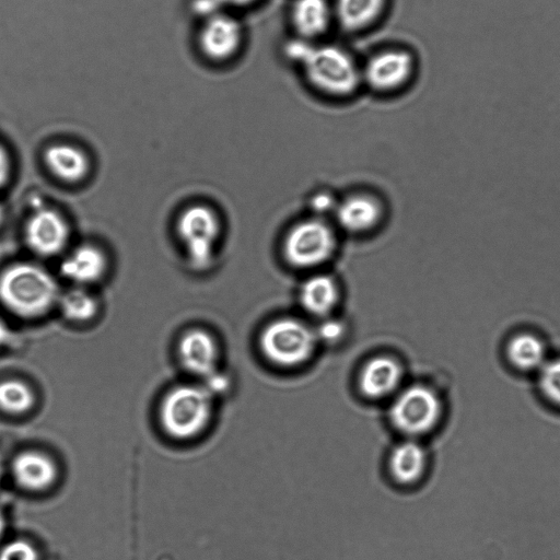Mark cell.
<instances>
[{
  "label": "cell",
  "instance_id": "cell-1",
  "mask_svg": "<svg viewBox=\"0 0 560 560\" xmlns=\"http://www.w3.org/2000/svg\"><path fill=\"white\" fill-rule=\"evenodd\" d=\"M58 283L45 268L33 262H16L0 275V302L23 318L43 316L57 305Z\"/></svg>",
  "mask_w": 560,
  "mask_h": 560
},
{
  "label": "cell",
  "instance_id": "cell-2",
  "mask_svg": "<svg viewBox=\"0 0 560 560\" xmlns=\"http://www.w3.org/2000/svg\"><path fill=\"white\" fill-rule=\"evenodd\" d=\"M287 52L303 66L310 81L323 91L345 95L359 82L353 60L340 48L294 42L288 45Z\"/></svg>",
  "mask_w": 560,
  "mask_h": 560
},
{
  "label": "cell",
  "instance_id": "cell-3",
  "mask_svg": "<svg viewBox=\"0 0 560 560\" xmlns=\"http://www.w3.org/2000/svg\"><path fill=\"white\" fill-rule=\"evenodd\" d=\"M317 341L315 330L306 324L293 318H280L265 327L259 346L269 362L293 368L312 357Z\"/></svg>",
  "mask_w": 560,
  "mask_h": 560
},
{
  "label": "cell",
  "instance_id": "cell-4",
  "mask_svg": "<svg viewBox=\"0 0 560 560\" xmlns=\"http://www.w3.org/2000/svg\"><path fill=\"white\" fill-rule=\"evenodd\" d=\"M211 415L209 389L197 386H178L164 398L161 421L174 438L187 439L199 433Z\"/></svg>",
  "mask_w": 560,
  "mask_h": 560
},
{
  "label": "cell",
  "instance_id": "cell-5",
  "mask_svg": "<svg viewBox=\"0 0 560 560\" xmlns=\"http://www.w3.org/2000/svg\"><path fill=\"white\" fill-rule=\"evenodd\" d=\"M176 231L189 265L196 270L207 269L220 235L215 212L205 205H191L178 215Z\"/></svg>",
  "mask_w": 560,
  "mask_h": 560
},
{
  "label": "cell",
  "instance_id": "cell-6",
  "mask_svg": "<svg viewBox=\"0 0 560 560\" xmlns=\"http://www.w3.org/2000/svg\"><path fill=\"white\" fill-rule=\"evenodd\" d=\"M441 416L438 395L423 385H412L394 399L389 418L393 425L408 436H418L432 430Z\"/></svg>",
  "mask_w": 560,
  "mask_h": 560
},
{
  "label": "cell",
  "instance_id": "cell-7",
  "mask_svg": "<svg viewBox=\"0 0 560 560\" xmlns=\"http://www.w3.org/2000/svg\"><path fill=\"white\" fill-rule=\"evenodd\" d=\"M335 247L332 230L323 220L310 219L290 230L283 243V254L296 268H314L327 261Z\"/></svg>",
  "mask_w": 560,
  "mask_h": 560
},
{
  "label": "cell",
  "instance_id": "cell-8",
  "mask_svg": "<svg viewBox=\"0 0 560 560\" xmlns=\"http://www.w3.org/2000/svg\"><path fill=\"white\" fill-rule=\"evenodd\" d=\"M24 235L32 252L43 257H51L66 247L69 226L56 210L39 208L28 218Z\"/></svg>",
  "mask_w": 560,
  "mask_h": 560
},
{
  "label": "cell",
  "instance_id": "cell-9",
  "mask_svg": "<svg viewBox=\"0 0 560 560\" xmlns=\"http://www.w3.org/2000/svg\"><path fill=\"white\" fill-rule=\"evenodd\" d=\"M241 39L240 24L231 16L214 13L207 16L198 42L200 50L207 58L221 61L237 50Z\"/></svg>",
  "mask_w": 560,
  "mask_h": 560
},
{
  "label": "cell",
  "instance_id": "cell-10",
  "mask_svg": "<svg viewBox=\"0 0 560 560\" xmlns=\"http://www.w3.org/2000/svg\"><path fill=\"white\" fill-rule=\"evenodd\" d=\"M179 358L191 373L212 378L215 376L218 348L210 334L202 329H190L179 341Z\"/></svg>",
  "mask_w": 560,
  "mask_h": 560
},
{
  "label": "cell",
  "instance_id": "cell-11",
  "mask_svg": "<svg viewBox=\"0 0 560 560\" xmlns=\"http://www.w3.org/2000/svg\"><path fill=\"white\" fill-rule=\"evenodd\" d=\"M412 59L404 51H385L374 56L366 65V82L376 90H392L410 75Z\"/></svg>",
  "mask_w": 560,
  "mask_h": 560
},
{
  "label": "cell",
  "instance_id": "cell-12",
  "mask_svg": "<svg viewBox=\"0 0 560 560\" xmlns=\"http://www.w3.org/2000/svg\"><path fill=\"white\" fill-rule=\"evenodd\" d=\"M107 269L105 254L95 245L82 244L69 253L60 265L61 275L84 285L98 281Z\"/></svg>",
  "mask_w": 560,
  "mask_h": 560
},
{
  "label": "cell",
  "instance_id": "cell-13",
  "mask_svg": "<svg viewBox=\"0 0 560 560\" xmlns=\"http://www.w3.org/2000/svg\"><path fill=\"white\" fill-rule=\"evenodd\" d=\"M402 380L400 364L388 357H376L362 369L360 389L369 398H384L395 393Z\"/></svg>",
  "mask_w": 560,
  "mask_h": 560
},
{
  "label": "cell",
  "instance_id": "cell-14",
  "mask_svg": "<svg viewBox=\"0 0 560 560\" xmlns=\"http://www.w3.org/2000/svg\"><path fill=\"white\" fill-rule=\"evenodd\" d=\"M44 163L51 175L68 184L83 180L91 166L85 152L68 143L49 145L44 152Z\"/></svg>",
  "mask_w": 560,
  "mask_h": 560
},
{
  "label": "cell",
  "instance_id": "cell-15",
  "mask_svg": "<svg viewBox=\"0 0 560 560\" xmlns=\"http://www.w3.org/2000/svg\"><path fill=\"white\" fill-rule=\"evenodd\" d=\"M339 291L334 279L317 275L305 280L300 290L302 307L313 316L326 318L336 307Z\"/></svg>",
  "mask_w": 560,
  "mask_h": 560
},
{
  "label": "cell",
  "instance_id": "cell-16",
  "mask_svg": "<svg viewBox=\"0 0 560 560\" xmlns=\"http://www.w3.org/2000/svg\"><path fill=\"white\" fill-rule=\"evenodd\" d=\"M12 468L15 480L30 490L44 489L56 478L55 464L47 456L36 452L18 455Z\"/></svg>",
  "mask_w": 560,
  "mask_h": 560
},
{
  "label": "cell",
  "instance_id": "cell-17",
  "mask_svg": "<svg viewBox=\"0 0 560 560\" xmlns=\"http://www.w3.org/2000/svg\"><path fill=\"white\" fill-rule=\"evenodd\" d=\"M425 466V451L413 440H406L392 451L389 469L397 482L408 485L417 481L424 472Z\"/></svg>",
  "mask_w": 560,
  "mask_h": 560
},
{
  "label": "cell",
  "instance_id": "cell-18",
  "mask_svg": "<svg viewBox=\"0 0 560 560\" xmlns=\"http://www.w3.org/2000/svg\"><path fill=\"white\" fill-rule=\"evenodd\" d=\"M335 213L339 225L351 233H361L372 229L381 215L378 205L364 196L346 199L337 205Z\"/></svg>",
  "mask_w": 560,
  "mask_h": 560
},
{
  "label": "cell",
  "instance_id": "cell-19",
  "mask_svg": "<svg viewBox=\"0 0 560 560\" xmlns=\"http://www.w3.org/2000/svg\"><path fill=\"white\" fill-rule=\"evenodd\" d=\"M296 31L304 37H315L327 28L329 8L326 0H296L292 10Z\"/></svg>",
  "mask_w": 560,
  "mask_h": 560
},
{
  "label": "cell",
  "instance_id": "cell-20",
  "mask_svg": "<svg viewBox=\"0 0 560 560\" xmlns=\"http://www.w3.org/2000/svg\"><path fill=\"white\" fill-rule=\"evenodd\" d=\"M510 361L521 370H533L544 363L545 348L542 342L532 334H518L508 345Z\"/></svg>",
  "mask_w": 560,
  "mask_h": 560
},
{
  "label": "cell",
  "instance_id": "cell-21",
  "mask_svg": "<svg viewBox=\"0 0 560 560\" xmlns=\"http://www.w3.org/2000/svg\"><path fill=\"white\" fill-rule=\"evenodd\" d=\"M384 0H337V14L347 30L370 24L382 11Z\"/></svg>",
  "mask_w": 560,
  "mask_h": 560
},
{
  "label": "cell",
  "instance_id": "cell-22",
  "mask_svg": "<svg viewBox=\"0 0 560 560\" xmlns=\"http://www.w3.org/2000/svg\"><path fill=\"white\" fill-rule=\"evenodd\" d=\"M57 305L67 319L77 323L91 320L98 311L96 299L80 287L60 293Z\"/></svg>",
  "mask_w": 560,
  "mask_h": 560
},
{
  "label": "cell",
  "instance_id": "cell-23",
  "mask_svg": "<svg viewBox=\"0 0 560 560\" xmlns=\"http://www.w3.org/2000/svg\"><path fill=\"white\" fill-rule=\"evenodd\" d=\"M34 397L30 388L19 381L0 383V408L8 412L21 413L32 407Z\"/></svg>",
  "mask_w": 560,
  "mask_h": 560
},
{
  "label": "cell",
  "instance_id": "cell-24",
  "mask_svg": "<svg viewBox=\"0 0 560 560\" xmlns=\"http://www.w3.org/2000/svg\"><path fill=\"white\" fill-rule=\"evenodd\" d=\"M539 384L545 396L560 406V359L542 365Z\"/></svg>",
  "mask_w": 560,
  "mask_h": 560
},
{
  "label": "cell",
  "instance_id": "cell-25",
  "mask_svg": "<svg viewBox=\"0 0 560 560\" xmlns=\"http://www.w3.org/2000/svg\"><path fill=\"white\" fill-rule=\"evenodd\" d=\"M0 560H38V552L32 544L14 540L0 549Z\"/></svg>",
  "mask_w": 560,
  "mask_h": 560
},
{
  "label": "cell",
  "instance_id": "cell-26",
  "mask_svg": "<svg viewBox=\"0 0 560 560\" xmlns=\"http://www.w3.org/2000/svg\"><path fill=\"white\" fill-rule=\"evenodd\" d=\"M343 331V327L340 323L331 319H326L319 325L318 329L315 330L317 339L320 338L326 341L338 339Z\"/></svg>",
  "mask_w": 560,
  "mask_h": 560
},
{
  "label": "cell",
  "instance_id": "cell-27",
  "mask_svg": "<svg viewBox=\"0 0 560 560\" xmlns=\"http://www.w3.org/2000/svg\"><path fill=\"white\" fill-rule=\"evenodd\" d=\"M312 208L316 212L326 213L331 210H336L337 205L334 198L326 192L317 194L312 199Z\"/></svg>",
  "mask_w": 560,
  "mask_h": 560
},
{
  "label": "cell",
  "instance_id": "cell-28",
  "mask_svg": "<svg viewBox=\"0 0 560 560\" xmlns=\"http://www.w3.org/2000/svg\"><path fill=\"white\" fill-rule=\"evenodd\" d=\"M11 161L5 149L0 145V188H2L10 178Z\"/></svg>",
  "mask_w": 560,
  "mask_h": 560
},
{
  "label": "cell",
  "instance_id": "cell-29",
  "mask_svg": "<svg viewBox=\"0 0 560 560\" xmlns=\"http://www.w3.org/2000/svg\"><path fill=\"white\" fill-rule=\"evenodd\" d=\"M215 8L220 5H244L255 0H210Z\"/></svg>",
  "mask_w": 560,
  "mask_h": 560
},
{
  "label": "cell",
  "instance_id": "cell-30",
  "mask_svg": "<svg viewBox=\"0 0 560 560\" xmlns=\"http://www.w3.org/2000/svg\"><path fill=\"white\" fill-rule=\"evenodd\" d=\"M11 332L5 323L0 318V346L9 341Z\"/></svg>",
  "mask_w": 560,
  "mask_h": 560
},
{
  "label": "cell",
  "instance_id": "cell-31",
  "mask_svg": "<svg viewBox=\"0 0 560 560\" xmlns=\"http://www.w3.org/2000/svg\"><path fill=\"white\" fill-rule=\"evenodd\" d=\"M3 529H4V518H3V516H2V514L0 512V536H1L2 532H3Z\"/></svg>",
  "mask_w": 560,
  "mask_h": 560
},
{
  "label": "cell",
  "instance_id": "cell-32",
  "mask_svg": "<svg viewBox=\"0 0 560 560\" xmlns=\"http://www.w3.org/2000/svg\"><path fill=\"white\" fill-rule=\"evenodd\" d=\"M3 215H4V213H3L2 207L0 206V224L3 221Z\"/></svg>",
  "mask_w": 560,
  "mask_h": 560
},
{
  "label": "cell",
  "instance_id": "cell-33",
  "mask_svg": "<svg viewBox=\"0 0 560 560\" xmlns=\"http://www.w3.org/2000/svg\"><path fill=\"white\" fill-rule=\"evenodd\" d=\"M0 476H1V462H0Z\"/></svg>",
  "mask_w": 560,
  "mask_h": 560
}]
</instances>
